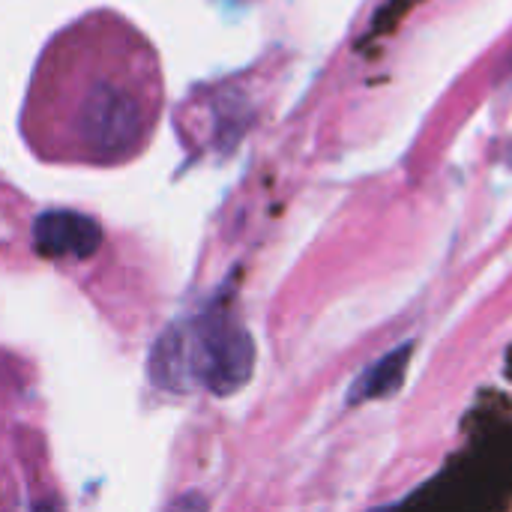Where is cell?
<instances>
[{"instance_id": "obj_1", "label": "cell", "mask_w": 512, "mask_h": 512, "mask_svg": "<svg viewBox=\"0 0 512 512\" xmlns=\"http://www.w3.org/2000/svg\"><path fill=\"white\" fill-rule=\"evenodd\" d=\"M159 111L153 45L126 18L90 12L45 45L21 129L45 156L114 165L144 150Z\"/></svg>"}, {"instance_id": "obj_2", "label": "cell", "mask_w": 512, "mask_h": 512, "mask_svg": "<svg viewBox=\"0 0 512 512\" xmlns=\"http://www.w3.org/2000/svg\"><path fill=\"white\" fill-rule=\"evenodd\" d=\"M186 342L192 375L207 390L228 396L252 378L255 342L228 309H210L204 318H198Z\"/></svg>"}, {"instance_id": "obj_3", "label": "cell", "mask_w": 512, "mask_h": 512, "mask_svg": "<svg viewBox=\"0 0 512 512\" xmlns=\"http://www.w3.org/2000/svg\"><path fill=\"white\" fill-rule=\"evenodd\" d=\"M33 243L45 258H90L102 243V231L84 213L48 210L33 225Z\"/></svg>"}, {"instance_id": "obj_4", "label": "cell", "mask_w": 512, "mask_h": 512, "mask_svg": "<svg viewBox=\"0 0 512 512\" xmlns=\"http://www.w3.org/2000/svg\"><path fill=\"white\" fill-rule=\"evenodd\" d=\"M411 357H414V345L405 342V345L387 351L384 357H378L375 363H369L354 378V384L348 390V405H363V402H378V399L396 396L408 378Z\"/></svg>"}, {"instance_id": "obj_5", "label": "cell", "mask_w": 512, "mask_h": 512, "mask_svg": "<svg viewBox=\"0 0 512 512\" xmlns=\"http://www.w3.org/2000/svg\"><path fill=\"white\" fill-rule=\"evenodd\" d=\"M150 375L165 390H180L186 384V378L192 375V366H189V342L180 330L171 327L159 336L153 357H150Z\"/></svg>"}, {"instance_id": "obj_6", "label": "cell", "mask_w": 512, "mask_h": 512, "mask_svg": "<svg viewBox=\"0 0 512 512\" xmlns=\"http://www.w3.org/2000/svg\"><path fill=\"white\" fill-rule=\"evenodd\" d=\"M165 512H210V501H207V495H201V492H183V495H177L171 504H168V510Z\"/></svg>"}, {"instance_id": "obj_7", "label": "cell", "mask_w": 512, "mask_h": 512, "mask_svg": "<svg viewBox=\"0 0 512 512\" xmlns=\"http://www.w3.org/2000/svg\"><path fill=\"white\" fill-rule=\"evenodd\" d=\"M33 512H66L54 498H42V501H36L33 504Z\"/></svg>"}, {"instance_id": "obj_8", "label": "cell", "mask_w": 512, "mask_h": 512, "mask_svg": "<svg viewBox=\"0 0 512 512\" xmlns=\"http://www.w3.org/2000/svg\"><path fill=\"white\" fill-rule=\"evenodd\" d=\"M369 512H387V510H369Z\"/></svg>"}]
</instances>
